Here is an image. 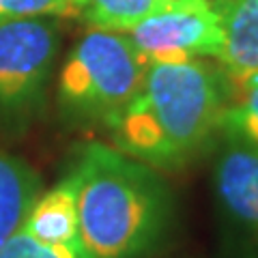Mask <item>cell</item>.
I'll use <instances>...</instances> for the list:
<instances>
[{
	"instance_id": "cell-1",
	"label": "cell",
	"mask_w": 258,
	"mask_h": 258,
	"mask_svg": "<svg viewBox=\"0 0 258 258\" xmlns=\"http://www.w3.org/2000/svg\"><path fill=\"white\" fill-rule=\"evenodd\" d=\"M224 69L207 58L149 62L140 93L110 132V144L155 170H179L207 151L230 103Z\"/></svg>"
},
{
	"instance_id": "cell-2",
	"label": "cell",
	"mask_w": 258,
	"mask_h": 258,
	"mask_svg": "<svg viewBox=\"0 0 258 258\" xmlns=\"http://www.w3.org/2000/svg\"><path fill=\"white\" fill-rule=\"evenodd\" d=\"M78 228L84 258H144L172 226L174 198L159 170L103 142L78 149Z\"/></svg>"
},
{
	"instance_id": "cell-3",
	"label": "cell",
	"mask_w": 258,
	"mask_h": 258,
	"mask_svg": "<svg viewBox=\"0 0 258 258\" xmlns=\"http://www.w3.org/2000/svg\"><path fill=\"white\" fill-rule=\"evenodd\" d=\"M147 69L127 32L88 28L58 67L56 110L71 127L110 129L140 93Z\"/></svg>"
},
{
	"instance_id": "cell-4",
	"label": "cell",
	"mask_w": 258,
	"mask_h": 258,
	"mask_svg": "<svg viewBox=\"0 0 258 258\" xmlns=\"http://www.w3.org/2000/svg\"><path fill=\"white\" fill-rule=\"evenodd\" d=\"M60 45L58 18L0 26V127L22 129L45 110Z\"/></svg>"
},
{
	"instance_id": "cell-5",
	"label": "cell",
	"mask_w": 258,
	"mask_h": 258,
	"mask_svg": "<svg viewBox=\"0 0 258 258\" xmlns=\"http://www.w3.org/2000/svg\"><path fill=\"white\" fill-rule=\"evenodd\" d=\"M213 196L224 258H258V147L222 129Z\"/></svg>"
},
{
	"instance_id": "cell-6",
	"label": "cell",
	"mask_w": 258,
	"mask_h": 258,
	"mask_svg": "<svg viewBox=\"0 0 258 258\" xmlns=\"http://www.w3.org/2000/svg\"><path fill=\"white\" fill-rule=\"evenodd\" d=\"M147 62L220 58L222 28L211 0H161L127 32Z\"/></svg>"
},
{
	"instance_id": "cell-7",
	"label": "cell",
	"mask_w": 258,
	"mask_h": 258,
	"mask_svg": "<svg viewBox=\"0 0 258 258\" xmlns=\"http://www.w3.org/2000/svg\"><path fill=\"white\" fill-rule=\"evenodd\" d=\"M222 28L220 67L230 86L258 76V0H211Z\"/></svg>"
},
{
	"instance_id": "cell-8",
	"label": "cell",
	"mask_w": 258,
	"mask_h": 258,
	"mask_svg": "<svg viewBox=\"0 0 258 258\" xmlns=\"http://www.w3.org/2000/svg\"><path fill=\"white\" fill-rule=\"evenodd\" d=\"M22 228L45 243L82 252L78 228V181L74 172L69 170V174H64L54 187L39 194Z\"/></svg>"
},
{
	"instance_id": "cell-9",
	"label": "cell",
	"mask_w": 258,
	"mask_h": 258,
	"mask_svg": "<svg viewBox=\"0 0 258 258\" xmlns=\"http://www.w3.org/2000/svg\"><path fill=\"white\" fill-rule=\"evenodd\" d=\"M41 191L43 181L35 168L20 155L0 147V247L22 228Z\"/></svg>"
},
{
	"instance_id": "cell-10",
	"label": "cell",
	"mask_w": 258,
	"mask_h": 258,
	"mask_svg": "<svg viewBox=\"0 0 258 258\" xmlns=\"http://www.w3.org/2000/svg\"><path fill=\"white\" fill-rule=\"evenodd\" d=\"M161 0H74L76 18L88 28L129 32L155 9Z\"/></svg>"
},
{
	"instance_id": "cell-11",
	"label": "cell",
	"mask_w": 258,
	"mask_h": 258,
	"mask_svg": "<svg viewBox=\"0 0 258 258\" xmlns=\"http://www.w3.org/2000/svg\"><path fill=\"white\" fill-rule=\"evenodd\" d=\"M222 129L237 134L258 147V76L232 86Z\"/></svg>"
},
{
	"instance_id": "cell-12",
	"label": "cell",
	"mask_w": 258,
	"mask_h": 258,
	"mask_svg": "<svg viewBox=\"0 0 258 258\" xmlns=\"http://www.w3.org/2000/svg\"><path fill=\"white\" fill-rule=\"evenodd\" d=\"M32 18H76L74 0H0V26Z\"/></svg>"
},
{
	"instance_id": "cell-13",
	"label": "cell",
	"mask_w": 258,
	"mask_h": 258,
	"mask_svg": "<svg viewBox=\"0 0 258 258\" xmlns=\"http://www.w3.org/2000/svg\"><path fill=\"white\" fill-rule=\"evenodd\" d=\"M0 258H84L80 249L52 245L30 235L26 228H18L0 247Z\"/></svg>"
}]
</instances>
